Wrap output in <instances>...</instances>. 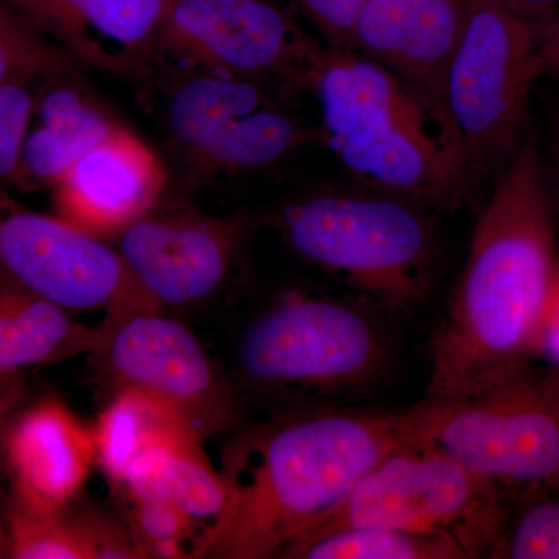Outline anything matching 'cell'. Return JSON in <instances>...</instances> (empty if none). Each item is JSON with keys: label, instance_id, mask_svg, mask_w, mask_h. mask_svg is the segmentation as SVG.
I'll return each mask as SVG.
<instances>
[{"label": "cell", "instance_id": "obj_1", "mask_svg": "<svg viewBox=\"0 0 559 559\" xmlns=\"http://www.w3.org/2000/svg\"><path fill=\"white\" fill-rule=\"evenodd\" d=\"M559 259L557 215L530 132L481 209L430 347L426 399H455L532 362Z\"/></svg>", "mask_w": 559, "mask_h": 559}, {"label": "cell", "instance_id": "obj_2", "mask_svg": "<svg viewBox=\"0 0 559 559\" xmlns=\"http://www.w3.org/2000/svg\"><path fill=\"white\" fill-rule=\"evenodd\" d=\"M409 409L323 406L275 414L223 452L226 506L193 558H280L377 463L414 440Z\"/></svg>", "mask_w": 559, "mask_h": 559}, {"label": "cell", "instance_id": "obj_3", "mask_svg": "<svg viewBox=\"0 0 559 559\" xmlns=\"http://www.w3.org/2000/svg\"><path fill=\"white\" fill-rule=\"evenodd\" d=\"M310 91L323 140L360 182L437 207L465 201L462 160L426 103L392 70L359 51L329 49Z\"/></svg>", "mask_w": 559, "mask_h": 559}, {"label": "cell", "instance_id": "obj_4", "mask_svg": "<svg viewBox=\"0 0 559 559\" xmlns=\"http://www.w3.org/2000/svg\"><path fill=\"white\" fill-rule=\"evenodd\" d=\"M381 311L367 300L283 294L235 342L238 385L275 414L367 395L389 377L395 359Z\"/></svg>", "mask_w": 559, "mask_h": 559}, {"label": "cell", "instance_id": "obj_5", "mask_svg": "<svg viewBox=\"0 0 559 559\" xmlns=\"http://www.w3.org/2000/svg\"><path fill=\"white\" fill-rule=\"evenodd\" d=\"M290 249L388 312L428 299L437 270L436 229L421 202L373 190L322 193L282 215Z\"/></svg>", "mask_w": 559, "mask_h": 559}, {"label": "cell", "instance_id": "obj_6", "mask_svg": "<svg viewBox=\"0 0 559 559\" xmlns=\"http://www.w3.org/2000/svg\"><path fill=\"white\" fill-rule=\"evenodd\" d=\"M415 439L428 441L507 496L559 489V374L527 362L487 388L409 407Z\"/></svg>", "mask_w": 559, "mask_h": 559}, {"label": "cell", "instance_id": "obj_7", "mask_svg": "<svg viewBox=\"0 0 559 559\" xmlns=\"http://www.w3.org/2000/svg\"><path fill=\"white\" fill-rule=\"evenodd\" d=\"M507 511L509 496L498 485L414 439L385 455L290 546L336 530L378 527L448 536L471 558H491Z\"/></svg>", "mask_w": 559, "mask_h": 559}, {"label": "cell", "instance_id": "obj_8", "mask_svg": "<svg viewBox=\"0 0 559 559\" xmlns=\"http://www.w3.org/2000/svg\"><path fill=\"white\" fill-rule=\"evenodd\" d=\"M540 9L550 7L473 0L444 83L448 130L468 176L511 159L527 134Z\"/></svg>", "mask_w": 559, "mask_h": 559}, {"label": "cell", "instance_id": "obj_9", "mask_svg": "<svg viewBox=\"0 0 559 559\" xmlns=\"http://www.w3.org/2000/svg\"><path fill=\"white\" fill-rule=\"evenodd\" d=\"M274 84L202 69L168 98L170 138L204 173L266 170L296 153L310 132L274 98Z\"/></svg>", "mask_w": 559, "mask_h": 559}, {"label": "cell", "instance_id": "obj_10", "mask_svg": "<svg viewBox=\"0 0 559 559\" xmlns=\"http://www.w3.org/2000/svg\"><path fill=\"white\" fill-rule=\"evenodd\" d=\"M159 50L289 90H310L326 51L272 0H170Z\"/></svg>", "mask_w": 559, "mask_h": 559}, {"label": "cell", "instance_id": "obj_11", "mask_svg": "<svg viewBox=\"0 0 559 559\" xmlns=\"http://www.w3.org/2000/svg\"><path fill=\"white\" fill-rule=\"evenodd\" d=\"M98 355L119 389H135L164 401L202 439L238 421L237 390L210 358L189 326L164 310L109 314Z\"/></svg>", "mask_w": 559, "mask_h": 559}, {"label": "cell", "instance_id": "obj_12", "mask_svg": "<svg viewBox=\"0 0 559 559\" xmlns=\"http://www.w3.org/2000/svg\"><path fill=\"white\" fill-rule=\"evenodd\" d=\"M0 260L7 274L66 310H162L119 250L66 219L17 212L0 224Z\"/></svg>", "mask_w": 559, "mask_h": 559}, {"label": "cell", "instance_id": "obj_13", "mask_svg": "<svg viewBox=\"0 0 559 559\" xmlns=\"http://www.w3.org/2000/svg\"><path fill=\"white\" fill-rule=\"evenodd\" d=\"M245 234L237 221L148 212L120 231L119 252L162 310L193 307L229 282Z\"/></svg>", "mask_w": 559, "mask_h": 559}, {"label": "cell", "instance_id": "obj_14", "mask_svg": "<svg viewBox=\"0 0 559 559\" xmlns=\"http://www.w3.org/2000/svg\"><path fill=\"white\" fill-rule=\"evenodd\" d=\"M471 7L473 0H366L353 38V50L392 70L426 103L452 150L444 83Z\"/></svg>", "mask_w": 559, "mask_h": 559}, {"label": "cell", "instance_id": "obj_15", "mask_svg": "<svg viewBox=\"0 0 559 559\" xmlns=\"http://www.w3.org/2000/svg\"><path fill=\"white\" fill-rule=\"evenodd\" d=\"M70 57L110 75L140 76L159 50L170 0H10Z\"/></svg>", "mask_w": 559, "mask_h": 559}, {"label": "cell", "instance_id": "obj_16", "mask_svg": "<svg viewBox=\"0 0 559 559\" xmlns=\"http://www.w3.org/2000/svg\"><path fill=\"white\" fill-rule=\"evenodd\" d=\"M165 182L159 157L119 127L55 186V204L73 226L94 235L112 234L146 215Z\"/></svg>", "mask_w": 559, "mask_h": 559}, {"label": "cell", "instance_id": "obj_17", "mask_svg": "<svg viewBox=\"0 0 559 559\" xmlns=\"http://www.w3.org/2000/svg\"><path fill=\"white\" fill-rule=\"evenodd\" d=\"M16 502L28 509H68L97 462L94 429L57 401L25 411L5 437Z\"/></svg>", "mask_w": 559, "mask_h": 559}, {"label": "cell", "instance_id": "obj_18", "mask_svg": "<svg viewBox=\"0 0 559 559\" xmlns=\"http://www.w3.org/2000/svg\"><path fill=\"white\" fill-rule=\"evenodd\" d=\"M64 73L66 68L49 73L36 95L20 164L11 179L17 186H57L87 151L119 128L91 92L64 79Z\"/></svg>", "mask_w": 559, "mask_h": 559}, {"label": "cell", "instance_id": "obj_19", "mask_svg": "<svg viewBox=\"0 0 559 559\" xmlns=\"http://www.w3.org/2000/svg\"><path fill=\"white\" fill-rule=\"evenodd\" d=\"M102 329L92 330L70 318L69 310L36 296L13 278L3 280L0 294V371L10 374L69 358L84 352H97Z\"/></svg>", "mask_w": 559, "mask_h": 559}, {"label": "cell", "instance_id": "obj_20", "mask_svg": "<svg viewBox=\"0 0 559 559\" xmlns=\"http://www.w3.org/2000/svg\"><path fill=\"white\" fill-rule=\"evenodd\" d=\"M94 437L97 462L117 485L142 455L204 440L178 411L135 389H119L98 418Z\"/></svg>", "mask_w": 559, "mask_h": 559}, {"label": "cell", "instance_id": "obj_21", "mask_svg": "<svg viewBox=\"0 0 559 559\" xmlns=\"http://www.w3.org/2000/svg\"><path fill=\"white\" fill-rule=\"evenodd\" d=\"M7 551L16 559L145 558L134 536L100 518H69L64 510L40 511L14 503Z\"/></svg>", "mask_w": 559, "mask_h": 559}, {"label": "cell", "instance_id": "obj_22", "mask_svg": "<svg viewBox=\"0 0 559 559\" xmlns=\"http://www.w3.org/2000/svg\"><path fill=\"white\" fill-rule=\"evenodd\" d=\"M289 559H473L448 536L360 527L325 533L290 546Z\"/></svg>", "mask_w": 559, "mask_h": 559}, {"label": "cell", "instance_id": "obj_23", "mask_svg": "<svg viewBox=\"0 0 559 559\" xmlns=\"http://www.w3.org/2000/svg\"><path fill=\"white\" fill-rule=\"evenodd\" d=\"M151 492L168 496L197 524L207 521L209 528L226 506L223 476L210 465L201 444L162 452L148 479L130 492V498Z\"/></svg>", "mask_w": 559, "mask_h": 559}, {"label": "cell", "instance_id": "obj_24", "mask_svg": "<svg viewBox=\"0 0 559 559\" xmlns=\"http://www.w3.org/2000/svg\"><path fill=\"white\" fill-rule=\"evenodd\" d=\"M491 558L559 559V489L527 488L509 496Z\"/></svg>", "mask_w": 559, "mask_h": 559}, {"label": "cell", "instance_id": "obj_25", "mask_svg": "<svg viewBox=\"0 0 559 559\" xmlns=\"http://www.w3.org/2000/svg\"><path fill=\"white\" fill-rule=\"evenodd\" d=\"M131 533L145 558H183L186 539L197 522L187 516L168 496L160 492L131 498Z\"/></svg>", "mask_w": 559, "mask_h": 559}, {"label": "cell", "instance_id": "obj_26", "mask_svg": "<svg viewBox=\"0 0 559 559\" xmlns=\"http://www.w3.org/2000/svg\"><path fill=\"white\" fill-rule=\"evenodd\" d=\"M39 28L27 17L2 9L0 17V80L10 76L43 79L66 62L40 38Z\"/></svg>", "mask_w": 559, "mask_h": 559}, {"label": "cell", "instance_id": "obj_27", "mask_svg": "<svg viewBox=\"0 0 559 559\" xmlns=\"http://www.w3.org/2000/svg\"><path fill=\"white\" fill-rule=\"evenodd\" d=\"M36 79L0 80V173L13 179L20 164L21 150L31 127L33 108L32 81Z\"/></svg>", "mask_w": 559, "mask_h": 559}, {"label": "cell", "instance_id": "obj_28", "mask_svg": "<svg viewBox=\"0 0 559 559\" xmlns=\"http://www.w3.org/2000/svg\"><path fill=\"white\" fill-rule=\"evenodd\" d=\"M330 44V49L353 50L356 24L366 0H294Z\"/></svg>", "mask_w": 559, "mask_h": 559}, {"label": "cell", "instance_id": "obj_29", "mask_svg": "<svg viewBox=\"0 0 559 559\" xmlns=\"http://www.w3.org/2000/svg\"><path fill=\"white\" fill-rule=\"evenodd\" d=\"M532 360L559 374V266L533 340Z\"/></svg>", "mask_w": 559, "mask_h": 559}, {"label": "cell", "instance_id": "obj_30", "mask_svg": "<svg viewBox=\"0 0 559 559\" xmlns=\"http://www.w3.org/2000/svg\"><path fill=\"white\" fill-rule=\"evenodd\" d=\"M540 9L538 25V58L540 76L559 84V14Z\"/></svg>", "mask_w": 559, "mask_h": 559}, {"label": "cell", "instance_id": "obj_31", "mask_svg": "<svg viewBox=\"0 0 559 559\" xmlns=\"http://www.w3.org/2000/svg\"><path fill=\"white\" fill-rule=\"evenodd\" d=\"M549 186L551 191V200H554L555 215L559 221V143L555 146L554 157H551L549 175Z\"/></svg>", "mask_w": 559, "mask_h": 559}, {"label": "cell", "instance_id": "obj_32", "mask_svg": "<svg viewBox=\"0 0 559 559\" xmlns=\"http://www.w3.org/2000/svg\"><path fill=\"white\" fill-rule=\"evenodd\" d=\"M510 2L527 7H551L555 5V3H558L559 0H510Z\"/></svg>", "mask_w": 559, "mask_h": 559}, {"label": "cell", "instance_id": "obj_33", "mask_svg": "<svg viewBox=\"0 0 559 559\" xmlns=\"http://www.w3.org/2000/svg\"><path fill=\"white\" fill-rule=\"evenodd\" d=\"M557 142L559 143V130H558V139H557Z\"/></svg>", "mask_w": 559, "mask_h": 559}]
</instances>
